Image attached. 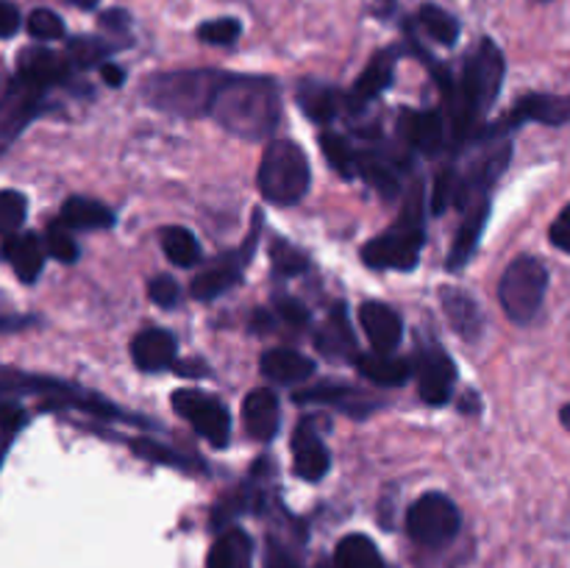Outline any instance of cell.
Instances as JSON below:
<instances>
[{"label":"cell","instance_id":"cell-4","mask_svg":"<svg viewBox=\"0 0 570 568\" xmlns=\"http://www.w3.org/2000/svg\"><path fill=\"white\" fill-rule=\"evenodd\" d=\"M423 251V212H421V187H412L404 204V215L379 237L362 245V259L376 271H412L421 259Z\"/></svg>","mask_w":570,"mask_h":568},{"label":"cell","instance_id":"cell-9","mask_svg":"<svg viewBox=\"0 0 570 568\" xmlns=\"http://www.w3.org/2000/svg\"><path fill=\"white\" fill-rule=\"evenodd\" d=\"M412 373L417 376V390H421V399L426 404L440 407L454 393L456 368L451 362V356L443 349H438V345H429V349L417 351Z\"/></svg>","mask_w":570,"mask_h":568},{"label":"cell","instance_id":"cell-8","mask_svg":"<svg viewBox=\"0 0 570 568\" xmlns=\"http://www.w3.org/2000/svg\"><path fill=\"white\" fill-rule=\"evenodd\" d=\"M173 410L189 423L198 434H204L209 443L223 445L232 434V418L223 401L215 395L200 393V390H176L173 393Z\"/></svg>","mask_w":570,"mask_h":568},{"label":"cell","instance_id":"cell-43","mask_svg":"<svg viewBox=\"0 0 570 568\" xmlns=\"http://www.w3.org/2000/svg\"><path fill=\"white\" fill-rule=\"evenodd\" d=\"M265 568H304L298 560H295L293 555H289L287 546L276 543V540H271L267 543V555H265Z\"/></svg>","mask_w":570,"mask_h":568},{"label":"cell","instance_id":"cell-23","mask_svg":"<svg viewBox=\"0 0 570 568\" xmlns=\"http://www.w3.org/2000/svg\"><path fill=\"white\" fill-rule=\"evenodd\" d=\"M254 566V540L243 529H228L212 543L206 568H250Z\"/></svg>","mask_w":570,"mask_h":568},{"label":"cell","instance_id":"cell-42","mask_svg":"<svg viewBox=\"0 0 570 568\" xmlns=\"http://www.w3.org/2000/svg\"><path fill=\"white\" fill-rule=\"evenodd\" d=\"M276 312L282 315V321L289 323V326H304V323L309 321L306 306L295 298H276Z\"/></svg>","mask_w":570,"mask_h":568},{"label":"cell","instance_id":"cell-20","mask_svg":"<svg viewBox=\"0 0 570 568\" xmlns=\"http://www.w3.org/2000/svg\"><path fill=\"white\" fill-rule=\"evenodd\" d=\"M245 429L254 440H271L278 432V399L273 390L256 388L250 390L243 404Z\"/></svg>","mask_w":570,"mask_h":568},{"label":"cell","instance_id":"cell-5","mask_svg":"<svg viewBox=\"0 0 570 568\" xmlns=\"http://www.w3.org/2000/svg\"><path fill=\"white\" fill-rule=\"evenodd\" d=\"M309 161L301 145L289 143V139H276L265 148V156L259 161V173H256V184L265 200L276 206H293L309 189Z\"/></svg>","mask_w":570,"mask_h":568},{"label":"cell","instance_id":"cell-22","mask_svg":"<svg viewBox=\"0 0 570 568\" xmlns=\"http://www.w3.org/2000/svg\"><path fill=\"white\" fill-rule=\"evenodd\" d=\"M259 368L267 379H273V382H282V384L304 382V379H309L312 373H315V362L295 349L267 351V354H262Z\"/></svg>","mask_w":570,"mask_h":568},{"label":"cell","instance_id":"cell-10","mask_svg":"<svg viewBox=\"0 0 570 568\" xmlns=\"http://www.w3.org/2000/svg\"><path fill=\"white\" fill-rule=\"evenodd\" d=\"M254 245H256V237H250L248 245H245V251L243 248L226 251V254L217 256L209 267H204V271L193 278L195 298L212 301L217 298V295L226 293V290H232L234 284L239 282V276H243L245 265H248L250 254H254Z\"/></svg>","mask_w":570,"mask_h":568},{"label":"cell","instance_id":"cell-36","mask_svg":"<svg viewBox=\"0 0 570 568\" xmlns=\"http://www.w3.org/2000/svg\"><path fill=\"white\" fill-rule=\"evenodd\" d=\"M28 33L39 42H50V39H61L65 37V20H61L56 11L50 9H33L28 14Z\"/></svg>","mask_w":570,"mask_h":568},{"label":"cell","instance_id":"cell-3","mask_svg":"<svg viewBox=\"0 0 570 568\" xmlns=\"http://www.w3.org/2000/svg\"><path fill=\"white\" fill-rule=\"evenodd\" d=\"M228 72L217 70H178L148 78L142 95L154 109L176 117L212 115L217 92L226 84Z\"/></svg>","mask_w":570,"mask_h":568},{"label":"cell","instance_id":"cell-30","mask_svg":"<svg viewBox=\"0 0 570 568\" xmlns=\"http://www.w3.org/2000/svg\"><path fill=\"white\" fill-rule=\"evenodd\" d=\"M161 251L178 267H193L200 259V245L195 234L184 226H167L161 232Z\"/></svg>","mask_w":570,"mask_h":568},{"label":"cell","instance_id":"cell-26","mask_svg":"<svg viewBox=\"0 0 570 568\" xmlns=\"http://www.w3.org/2000/svg\"><path fill=\"white\" fill-rule=\"evenodd\" d=\"M59 223H65L67 228H109L115 226V215H111L109 206H104L100 200L81 198V195H72L61 206Z\"/></svg>","mask_w":570,"mask_h":568},{"label":"cell","instance_id":"cell-27","mask_svg":"<svg viewBox=\"0 0 570 568\" xmlns=\"http://www.w3.org/2000/svg\"><path fill=\"white\" fill-rule=\"evenodd\" d=\"M337 568H384L382 551L367 535H345L334 551Z\"/></svg>","mask_w":570,"mask_h":568},{"label":"cell","instance_id":"cell-25","mask_svg":"<svg viewBox=\"0 0 570 568\" xmlns=\"http://www.w3.org/2000/svg\"><path fill=\"white\" fill-rule=\"evenodd\" d=\"M6 256H9L17 278L26 284L37 282L45 267V248L37 234H20V237L6 239Z\"/></svg>","mask_w":570,"mask_h":568},{"label":"cell","instance_id":"cell-13","mask_svg":"<svg viewBox=\"0 0 570 568\" xmlns=\"http://www.w3.org/2000/svg\"><path fill=\"white\" fill-rule=\"evenodd\" d=\"M293 466L306 482H321L332 468V454L309 423H301L293 432Z\"/></svg>","mask_w":570,"mask_h":568},{"label":"cell","instance_id":"cell-2","mask_svg":"<svg viewBox=\"0 0 570 568\" xmlns=\"http://www.w3.org/2000/svg\"><path fill=\"white\" fill-rule=\"evenodd\" d=\"M504 53L493 39H482L471 56H468L465 67L460 72V81L451 87L449 100L451 111H454V131L465 134L479 123L484 111L495 104L504 84Z\"/></svg>","mask_w":570,"mask_h":568},{"label":"cell","instance_id":"cell-1","mask_svg":"<svg viewBox=\"0 0 570 568\" xmlns=\"http://www.w3.org/2000/svg\"><path fill=\"white\" fill-rule=\"evenodd\" d=\"M212 117L234 137H267L282 117L276 84L267 81V78L228 76L217 92L215 106H212Z\"/></svg>","mask_w":570,"mask_h":568},{"label":"cell","instance_id":"cell-39","mask_svg":"<svg viewBox=\"0 0 570 568\" xmlns=\"http://www.w3.org/2000/svg\"><path fill=\"white\" fill-rule=\"evenodd\" d=\"M131 449H134V454L145 457V460H150V462H165V466H181L178 454H173L170 449L159 445V443H156V440H134Z\"/></svg>","mask_w":570,"mask_h":568},{"label":"cell","instance_id":"cell-32","mask_svg":"<svg viewBox=\"0 0 570 568\" xmlns=\"http://www.w3.org/2000/svg\"><path fill=\"white\" fill-rule=\"evenodd\" d=\"M111 53L109 45L98 37H76L67 45V59L72 67H92Z\"/></svg>","mask_w":570,"mask_h":568},{"label":"cell","instance_id":"cell-17","mask_svg":"<svg viewBox=\"0 0 570 568\" xmlns=\"http://www.w3.org/2000/svg\"><path fill=\"white\" fill-rule=\"evenodd\" d=\"M315 349L321 351L323 356H332V360H356V356H360L356 354L354 329H351L343 304L334 306L321 332L315 334Z\"/></svg>","mask_w":570,"mask_h":568},{"label":"cell","instance_id":"cell-40","mask_svg":"<svg viewBox=\"0 0 570 568\" xmlns=\"http://www.w3.org/2000/svg\"><path fill=\"white\" fill-rule=\"evenodd\" d=\"M148 295H150V301H154V304H159V306H165V310H170V306H176L178 295H181V293H178L176 278L156 276L154 282H150Z\"/></svg>","mask_w":570,"mask_h":568},{"label":"cell","instance_id":"cell-31","mask_svg":"<svg viewBox=\"0 0 570 568\" xmlns=\"http://www.w3.org/2000/svg\"><path fill=\"white\" fill-rule=\"evenodd\" d=\"M321 148L334 170H340L343 176H356V150L351 148L348 139L340 137V134H323Z\"/></svg>","mask_w":570,"mask_h":568},{"label":"cell","instance_id":"cell-41","mask_svg":"<svg viewBox=\"0 0 570 568\" xmlns=\"http://www.w3.org/2000/svg\"><path fill=\"white\" fill-rule=\"evenodd\" d=\"M549 237H551V245H554L557 251H562V254H570V204L560 212V217L551 223Z\"/></svg>","mask_w":570,"mask_h":568},{"label":"cell","instance_id":"cell-37","mask_svg":"<svg viewBox=\"0 0 570 568\" xmlns=\"http://www.w3.org/2000/svg\"><path fill=\"white\" fill-rule=\"evenodd\" d=\"M45 245H48V251L59 262H67V265H70V262L78 259V245L76 239L70 237V228H67L65 223H53V226H48Z\"/></svg>","mask_w":570,"mask_h":568},{"label":"cell","instance_id":"cell-38","mask_svg":"<svg viewBox=\"0 0 570 568\" xmlns=\"http://www.w3.org/2000/svg\"><path fill=\"white\" fill-rule=\"evenodd\" d=\"M362 393H356V390L351 388H343V384H317V388H309V390H301L295 399L304 404V401H326V404H343V401H351V399H360Z\"/></svg>","mask_w":570,"mask_h":568},{"label":"cell","instance_id":"cell-29","mask_svg":"<svg viewBox=\"0 0 570 568\" xmlns=\"http://www.w3.org/2000/svg\"><path fill=\"white\" fill-rule=\"evenodd\" d=\"M415 22L434 39V42L445 45V48L456 45V39H460V22H456V17L449 14L445 9H440V6H421L415 14Z\"/></svg>","mask_w":570,"mask_h":568},{"label":"cell","instance_id":"cell-33","mask_svg":"<svg viewBox=\"0 0 570 568\" xmlns=\"http://www.w3.org/2000/svg\"><path fill=\"white\" fill-rule=\"evenodd\" d=\"M28 200L17 189H0V234H14L26 223Z\"/></svg>","mask_w":570,"mask_h":568},{"label":"cell","instance_id":"cell-19","mask_svg":"<svg viewBox=\"0 0 570 568\" xmlns=\"http://www.w3.org/2000/svg\"><path fill=\"white\" fill-rule=\"evenodd\" d=\"M393 72H395V50H379L376 56L371 59V65L362 70V76L354 81V89L348 92L351 106H365L371 104L373 98L384 92V89L393 84Z\"/></svg>","mask_w":570,"mask_h":568},{"label":"cell","instance_id":"cell-7","mask_svg":"<svg viewBox=\"0 0 570 568\" xmlns=\"http://www.w3.org/2000/svg\"><path fill=\"white\" fill-rule=\"evenodd\" d=\"M462 527L460 510L454 501L443 493H423L421 499L412 501L406 512V532L415 543L438 549V546L451 543Z\"/></svg>","mask_w":570,"mask_h":568},{"label":"cell","instance_id":"cell-11","mask_svg":"<svg viewBox=\"0 0 570 568\" xmlns=\"http://www.w3.org/2000/svg\"><path fill=\"white\" fill-rule=\"evenodd\" d=\"M70 67L67 56L53 53L48 48H26L17 56V78L39 92L65 81L70 76Z\"/></svg>","mask_w":570,"mask_h":568},{"label":"cell","instance_id":"cell-15","mask_svg":"<svg viewBox=\"0 0 570 568\" xmlns=\"http://www.w3.org/2000/svg\"><path fill=\"white\" fill-rule=\"evenodd\" d=\"M488 215L490 198H476L465 206V217H462V226L449 251V271H460V267H465L471 262L473 251H476L479 239H482Z\"/></svg>","mask_w":570,"mask_h":568},{"label":"cell","instance_id":"cell-14","mask_svg":"<svg viewBox=\"0 0 570 568\" xmlns=\"http://www.w3.org/2000/svg\"><path fill=\"white\" fill-rule=\"evenodd\" d=\"M134 365L145 373H159L176 362V337L167 329H142L131 343Z\"/></svg>","mask_w":570,"mask_h":568},{"label":"cell","instance_id":"cell-34","mask_svg":"<svg viewBox=\"0 0 570 568\" xmlns=\"http://www.w3.org/2000/svg\"><path fill=\"white\" fill-rule=\"evenodd\" d=\"M271 262L273 267H276L278 276H295V273L306 271V265H309V259H306L295 245H289L287 239H273Z\"/></svg>","mask_w":570,"mask_h":568},{"label":"cell","instance_id":"cell-46","mask_svg":"<svg viewBox=\"0 0 570 568\" xmlns=\"http://www.w3.org/2000/svg\"><path fill=\"white\" fill-rule=\"evenodd\" d=\"M100 76H104V81L109 84V87H122V84H126V70L111 65V61H104V65H100Z\"/></svg>","mask_w":570,"mask_h":568},{"label":"cell","instance_id":"cell-35","mask_svg":"<svg viewBox=\"0 0 570 568\" xmlns=\"http://www.w3.org/2000/svg\"><path fill=\"white\" fill-rule=\"evenodd\" d=\"M243 33V22L234 17H220V20H206L198 26V39L206 45H234Z\"/></svg>","mask_w":570,"mask_h":568},{"label":"cell","instance_id":"cell-44","mask_svg":"<svg viewBox=\"0 0 570 568\" xmlns=\"http://www.w3.org/2000/svg\"><path fill=\"white\" fill-rule=\"evenodd\" d=\"M20 9L9 0H0V39H11L20 31Z\"/></svg>","mask_w":570,"mask_h":568},{"label":"cell","instance_id":"cell-24","mask_svg":"<svg viewBox=\"0 0 570 568\" xmlns=\"http://www.w3.org/2000/svg\"><path fill=\"white\" fill-rule=\"evenodd\" d=\"M356 365L365 379H371L379 388H401V384L410 382L412 365L399 356L382 354V351H371V354L356 356Z\"/></svg>","mask_w":570,"mask_h":568},{"label":"cell","instance_id":"cell-6","mask_svg":"<svg viewBox=\"0 0 570 568\" xmlns=\"http://www.w3.org/2000/svg\"><path fill=\"white\" fill-rule=\"evenodd\" d=\"M549 290V271L538 256H518L507 265L499 282V301L504 315L518 326H527L538 317Z\"/></svg>","mask_w":570,"mask_h":568},{"label":"cell","instance_id":"cell-21","mask_svg":"<svg viewBox=\"0 0 570 568\" xmlns=\"http://www.w3.org/2000/svg\"><path fill=\"white\" fill-rule=\"evenodd\" d=\"M404 131L412 148L426 156H434L438 150H443L445 137H449V126H445V117L440 111H410L404 123Z\"/></svg>","mask_w":570,"mask_h":568},{"label":"cell","instance_id":"cell-16","mask_svg":"<svg viewBox=\"0 0 570 568\" xmlns=\"http://www.w3.org/2000/svg\"><path fill=\"white\" fill-rule=\"evenodd\" d=\"M546 123V126H562L570 120V95H527L515 104L512 115L507 117L504 126H518V123Z\"/></svg>","mask_w":570,"mask_h":568},{"label":"cell","instance_id":"cell-12","mask_svg":"<svg viewBox=\"0 0 570 568\" xmlns=\"http://www.w3.org/2000/svg\"><path fill=\"white\" fill-rule=\"evenodd\" d=\"M360 326L365 329V337L371 340L373 351H382V354L399 349L401 337H404L401 315L382 301H365L360 306Z\"/></svg>","mask_w":570,"mask_h":568},{"label":"cell","instance_id":"cell-45","mask_svg":"<svg viewBox=\"0 0 570 568\" xmlns=\"http://www.w3.org/2000/svg\"><path fill=\"white\" fill-rule=\"evenodd\" d=\"M128 14L122 9H111L106 11V14H100V26L109 28V31H126L128 28Z\"/></svg>","mask_w":570,"mask_h":568},{"label":"cell","instance_id":"cell-18","mask_svg":"<svg viewBox=\"0 0 570 568\" xmlns=\"http://www.w3.org/2000/svg\"><path fill=\"white\" fill-rule=\"evenodd\" d=\"M440 304H443L451 329L462 340H476L482 334V312H479V304L473 301V295H468L465 290L443 287L440 290Z\"/></svg>","mask_w":570,"mask_h":568},{"label":"cell","instance_id":"cell-47","mask_svg":"<svg viewBox=\"0 0 570 568\" xmlns=\"http://www.w3.org/2000/svg\"><path fill=\"white\" fill-rule=\"evenodd\" d=\"M67 3H70V6H76V9H83V11H89V9H95V6H98L100 0H67Z\"/></svg>","mask_w":570,"mask_h":568},{"label":"cell","instance_id":"cell-49","mask_svg":"<svg viewBox=\"0 0 570 568\" xmlns=\"http://www.w3.org/2000/svg\"><path fill=\"white\" fill-rule=\"evenodd\" d=\"M321 568H328V566H321ZM334 568H337V566H334Z\"/></svg>","mask_w":570,"mask_h":568},{"label":"cell","instance_id":"cell-28","mask_svg":"<svg viewBox=\"0 0 570 568\" xmlns=\"http://www.w3.org/2000/svg\"><path fill=\"white\" fill-rule=\"evenodd\" d=\"M298 106L304 109V115L312 117L315 123H328L337 115L340 92L328 87V84L304 81L298 87Z\"/></svg>","mask_w":570,"mask_h":568},{"label":"cell","instance_id":"cell-48","mask_svg":"<svg viewBox=\"0 0 570 568\" xmlns=\"http://www.w3.org/2000/svg\"><path fill=\"white\" fill-rule=\"evenodd\" d=\"M560 421H562V427H566L568 432H570V404L562 407V412H560Z\"/></svg>","mask_w":570,"mask_h":568}]
</instances>
